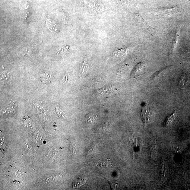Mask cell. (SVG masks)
<instances>
[{"instance_id":"cell-4","label":"cell","mask_w":190,"mask_h":190,"mask_svg":"<svg viewBox=\"0 0 190 190\" xmlns=\"http://www.w3.org/2000/svg\"><path fill=\"white\" fill-rule=\"evenodd\" d=\"M145 67V64L144 63H140L137 65L133 72V75H136L137 74L141 72L143 70Z\"/></svg>"},{"instance_id":"cell-6","label":"cell","mask_w":190,"mask_h":190,"mask_svg":"<svg viewBox=\"0 0 190 190\" xmlns=\"http://www.w3.org/2000/svg\"><path fill=\"white\" fill-rule=\"evenodd\" d=\"M89 68V66L88 63L85 61H84V62L82 63L80 66V71L82 74L84 75V73L87 72Z\"/></svg>"},{"instance_id":"cell-2","label":"cell","mask_w":190,"mask_h":190,"mask_svg":"<svg viewBox=\"0 0 190 190\" xmlns=\"http://www.w3.org/2000/svg\"><path fill=\"white\" fill-rule=\"evenodd\" d=\"M177 11L174 9L160 10L156 12V14L161 17H167L173 16L177 13Z\"/></svg>"},{"instance_id":"cell-3","label":"cell","mask_w":190,"mask_h":190,"mask_svg":"<svg viewBox=\"0 0 190 190\" xmlns=\"http://www.w3.org/2000/svg\"><path fill=\"white\" fill-rule=\"evenodd\" d=\"M136 18L137 24H138L139 26L141 28L148 30H151L153 29V28L145 22L141 16L137 15Z\"/></svg>"},{"instance_id":"cell-1","label":"cell","mask_w":190,"mask_h":190,"mask_svg":"<svg viewBox=\"0 0 190 190\" xmlns=\"http://www.w3.org/2000/svg\"><path fill=\"white\" fill-rule=\"evenodd\" d=\"M153 109L150 105H147L143 107L141 116L144 123L146 124L151 121L153 117Z\"/></svg>"},{"instance_id":"cell-7","label":"cell","mask_w":190,"mask_h":190,"mask_svg":"<svg viewBox=\"0 0 190 190\" xmlns=\"http://www.w3.org/2000/svg\"><path fill=\"white\" fill-rule=\"evenodd\" d=\"M188 80V76L187 75L182 76L179 81V86L182 88L185 87L187 85Z\"/></svg>"},{"instance_id":"cell-5","label":"cell","mask_w":190,"mask_h":190,"mask_svg":"<svg viewBox=\"0 0 190 190\" xmlns=\"http://www.w3.org/2000/svg\"><path fill=\"white\" fill-rule=\"evenodd\" d=\"M176 115V112L175 111L174 113L167 117L164 123V126H166L169 125L175 119Z\"/></svg>"}]
</instances>
